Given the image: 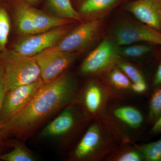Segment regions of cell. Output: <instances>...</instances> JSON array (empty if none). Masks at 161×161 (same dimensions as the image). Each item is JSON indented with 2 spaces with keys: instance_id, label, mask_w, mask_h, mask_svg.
<instances>
[{
  "instance_id": "cell-1",
  "label": "cell",
  "mask_w": 161,
  "mask_h": 161,
  "mask_svg": "<svg viewBox=\"0 0 161 161\" xmlns=\"http://www.w3.org/2000/svg\"><path fill=\"white\" fill-rule=\"evenodd\" d=\"M78 93L75 80L67 74L44 83L27 104L3 127V136L27 138L53 115L75 103Z\"/></svg>"
},
{
  "instance_id": "cell-2",
  "label": "cell",
  "mask_w": 161,
  "mask_h": 161,
  "mask_svg": "<svg viewBox=\"0 0 161 161\" xmlns=\"http://www.w3.org/2000/svg\"><path fill=\"white\" fill-rule=\"evenodd\" d=\"M12 13L15 29L21 37L43 32L75 21L47 13L21 0H14Z\"/></svg>"
},
{
  "instance_id": "cell-3",
  "label": "cell",
  "mask_w": 161,
  "mask_h": 161,
  "mask_svg": "<svg viewBox=\"0 0 161 161\" xmlns=\"http://www.w3.org/2000/svg\"><path fill=\"white\" fill-rule=\"evenodd\" d=\"M0 68L6 92L32 83L40 78V68L34 58L20 54L13 49H6L0 54Z\"/></svg>"
},
{
  "instance_id": "cell-4",
  "label": "cell",
  "mask_w": 161,
  "mask_h": 161,
  "mask_svg": "<svg viewBox=\"0 0 161 161\" xmlns=\"http://www.w3.org/2000/svg\"><path fill=\"white\" fill-rule=\"evenodd\" d=\"M72 24L47 31L21 36L14 44L13 49L23 56L33 57L56 45L72 29Z\"/></svg>"
},
{
  "instance_id": "cell-5",
  "label": "cell",
  "mask_w": 161,
  "mask_h": 161,
  "mask_svg": "<svg viewBox=\"0 0 161 161\" xmlns=\"http://www.w3.org/2000/svg\"><path fill=\"white\" fill-rule=\"evenodd\" d=\"M44 83L40 78L32 83L16 87L5 92L0 109L2 129L13 115L27 104Z\"/></svg>"
},
{
  "instance_id": "cell-6",
  "label": "cell",
  "mask_w": 161,
  "mask_h": 161,
  "mask_svg": "<svg viewBox=\"0 0 161 161\" xmlns=\"http://www.w3.org/2000/svg\"><path fill=\"white\" fill-rule=\"evenodd\" d=\"M78 55V52L66 53L49 48L33 58L40 68V78L46 83L63 74Z\"/></svg>"
},
{
  "instance_id": "cell-7",
  "label": "cell",
  "mask_w": 161,
  "mask_h": 161,
  "mask_svg": "<svg viewBox=\"0 0 161 161\" xmlns=\"http://www.w3.org/2000/svg\"><path fill=\"white\" fill-rule=\"evenodd\" d=\"M100 24L98 20L82 23L72 29L56 45L50 48L66 53L79 51L94 40L99 30Z\"/></svg>"
},
{
  "instance_id": "cell-8",
  "label": "cell",
  "mask_w": 161,
  "mask_h": 161,
  "mask_svg": "<svg viewBox=\"0 0 161 161\" xmlns=\"http://www.w3.org/2000/svg\"><path fill=\"white\" fill-rule=\"evenodd\" d=\"M72 105L62 110L56 118L42 129L40 133V138L60 143L69 136L79 121Z\"/></svg>"
},
{
  "instance_id": "cell-9",
  "label": "cell",
  "mask_w": 161,
  "mask_h": 161,
  "mask_svg": "<svg viewBox=\"0 0 161 161\" xmlns=\"http://www.w3.org/2000/svg\"><path fill=\"white\" fill-rule=\"evenodd\" d=\"M116 51L108 40H104L86 58L80 66L85 75L103 71L114 64L117 60Z\"/></svg>"
},
{
  "instance_id": "cell-10",
  "label": "cell",
  "mask_w": 161,
  "mask_h": 161,
  "mask_svg": "<svg viewBox=\"0 0 161 161\" xmlns=\"http://www.w3.org/2000/svg\"><path fill=\"white\" fill-rule=\"evenodd\" d=\"M117 44L120 46L136 42H145L161 46V32L144 24L125 25L115 34Z\"/></svg>"
},
{
  "instance_id": "cell-11",
  "label": "cell",
  "mask_w": 161,
  "mask_h": 161,
  "mask_svg": "<svg viewBox=\"0 0 161 161\" xmlns=\"http://www.w3.org/2000/svg\"><path fill=\"white\" fill-rule=\"evenodd\" d=\"M127 9L143 24L161 32V0H136Z\"/></svg>"
},
{
  "instance_id": "cell-12",
  "label": "cell",
  "mask_w": 161,
  "mask_h": 161,
  "mask_svg": "<svg viewBox=\"0 0 161 161\" xmlns=\"http://www.w3.org/2000/svg\"><path fill=\"white\" fill-rule=\"evenodd\" d=\"M101 142L99 126L92 125L87 130L74 152V157L78 160L89 159L97 151Z\"/></svg>"
},
{
  "instance_id": "cell-13",
  "label": "cell",
  "mask_w": 161,
  "mask_h": 161,
  "mask_svg": "<svg viewBox=\"0 0 161 161\" xmlns=\"http://www.w3.org/2000/svg\"><path fill=\"white\" fill-rule=\"evenodd\" d=\"M120 0H80L79 12L81 15L91 17L114 7Z\"/></svg>"
},
{
  "instance_id": "cell-14",
  "label": "cell",
  "mask_w": 161,
  "mask_h": 161,
  "mask_svg": "<svg viewBox=\"0 0 161 161\" xmlns=\"http://www.w3.org/2000/svg\"><path fill=\"white\" fill-rule=\"evenodd\" d=\"M47 3L55 15L74 21H81L80 14L72 6L70 0H47Z\"/></svg>"
},
{
  "instance_id": "cell-15",
  "label": "cell",
  "mask_w": 161,
  "mask_h": 161,
  "mask_svg": "<svg viewBox=\"0 0 161 161\" xmlns=\"http://www.w3.org/2000/svg\"><path fill=\"white\" fill-rule=\"evenodd\" d=\"M14 149L8 153L0 155V160L5 161H35L37 158L25 144L15 140L10 141Z\"/></svg>"
},
{
  "instance_id": "cell-16",
  "label": "cell",
  "mask_w": 161,
  "mask_h": 161,
  "mask_svg": "<svg viewBox=\"0 0 161 161\" xmlns=\"http://www.w3.org/2000/svg\"><path fill=\"white\" fill-rule=\"evenodd\" d=\"M114 114L117 118L133 128L140 127L143 117L138 110L131 107H123L116 109Z\"/></svg>"
},
{
  "instance_id": "cell-17",
  "label": "cell",
  "mask_w": 161,
  "mask_h": 161,
  "mask_svg": "<svg viewBox=\"0 0 161 161\" xmlns=\"http://www.w3.org/2000/svg\"><path fill=\"white\" fill-rule=\"evenodd\" d=\"M84 101L87 110L92 114L96 113L102 102V93L99 87L94 82L89 84L84 93Z\"/></svg>"
},
{
  "instance_id": "cell-18",
  "label": "cell",
  "mask_w": 161,
  "mask_h": 161,
  "mask_svg": "<svg viewBox=\"0 0 161 161\" xmlns=\"http://www.w3.org/2000/svg\"><path fill=\"white\" fill-rule=\"evenodd\" d=\"M10 27L9 14L4 6H0V54L6 49Z\"/></svg>"
},
{
  "instance_id": "cell-19",
  "label": "cell",
  "mask_w": 161,
  "mask_h": 161,
  "mask_svg": "<svg viewBox=\"0 0 161 161\" xmlns=\"http://www.w3.org/2000/svg\"><path fill=\"white\" fill-rule=\"evenodd\" d=\"M139 152L147 161H161V138L156 142L143 145Z\"/></svg>"
},
{
  "instance_id": "cell-20",
  "label": "cell",
  "mask_w": 161,
  "mask_h": 161,
  "mask_svg": "<svg viewBox=\"0 0 161 161\" xmlns=\"http://www.w3.org/2000/svg\"><path fill=\"white\" fill-rule=\"evenodd\" d=\"M152 50V47L149 44L132 45L119 48L117 52L123 56L132 58H138L149 54Z\"/></svg>"
},
{
  "instance_id": "cell-21",
  "label": "cell",
  "mask_w": 161,
  "mask_h": 161,
  "mask_svg": "<svg viewBox=\"0 0 161 161\" xmlns=\"http://www.w3.org/2000/svg\"><path fill=\"white\" fill-rule=\"evenodd\" d=\"M161 113V87L156 90L150 99L148 117L150 121L154 122Z\"/></svg>"
},
{
  "instance_id": "cell-22",
  "label": "cell",
  "mask_w": 161,
  "mask_h": 161,
  "mask_svg": "<svg viewBox=\"0 0 161 161\" xmlns=\"http://www.w3.org/2000/svg\"><path fill=\"white\" fill-rule=\"evenodd\" d=\"M109 79L111 82L119 88L126 89L130 88L132 86L127 75L118 69L112 71L110 74Z\"/></svg>"
},
{
  "instance_id": "cell-23",
  "label": "cell",
  "mask_w": 161,
  "mask_h": 161,
  "mask_svg": "<svg viewBox=\"0 0 161 161\" xmlns=\"http://www.w3.org/2000/svg\"><path fill=\"white\" fill-rule=\"evenodd\" d=\"M119 66L134 83L146 82L143 76L139 71L130 64L121 61L119 63Z\"/></svg>"
},
{
  "instance_id": "cell-24",
  "label": "cell",
  "mask_w": 161,
  "mask_h": 161,
  "mask_svg": "<svg viewBox=\"0 0 161 161\" xmlns=\"http://www.w3.org/2000/svg\"><path fill=\"white\" fill-rule=\"evenodd\" d=\"M117 159L119 161H140L143 158L140 152L131 151L121 156Z\"/></svg>"
},
{
  "instance_id": "cell-25",
  "label": "cell",
  "mask_w": 161,
  "mask_h": 161,
  "mask_svg": "<svg viewBox=\"0 0 161 161\" xmlns=\"http://www.w3.org/2000/svg\"><path fill=\"white\" fill-rule=\"evenodd\" d=\"M6 92V86H5V80L3 71L0 68V109H1V104L4 96V94ZM5 138L2 133V129L0 125V147L2 146L3 142V139Z\"/></svg>"
},
{
  "instance_id": "cell-26",
  "label": "cell",
  "mask_w": 161,
  "mask_h": 161,
  "mask_svg": "<svg viewBox=\"0 0 161 161\" xmlns=\"http://www.w3.org/2000/svg\"><path fill=\"white\" fill-rule=\"evenodd\" d=\"M153 86L155 90L161 87V61L159 64L153 78Z\"/></svg>"
},
{
  "instance_id": "cell-27",
  "label": "cell",
  "mask_w": 161,
  "mask_h": 161,
  "mask_svg": "<svg viewBox=\"0 0 161 161\" xmlns=\"http://www.w3.org/2000/svg\"><path fill=\"white\" fill-rule=\"evenodd\" d=\"M131 87L134 92L141 93L147 91V86L146 82H137L132 84Z\"/></svg>"
},
{
  "instance_id": "cell-28",
  "label": "cell",
  "mask_w": 161,
  "mask_h": 161,
  "mask_svg": "<svg viewBox=\"0 0 161 161\" xmlns=\"http://www.w3.org/2000/svg\"><path fill=\"white\" fill-rule=\"evenodd\" d=\"M151 132L153 134L161 133V113L158 118L154 122Z\"/></svg>"
},
{
  "instance_id": "cell-29",
  "label": "cell",
  "mask_w": 161,
  "mask_h": 161,
  "mask_svg": "<svg viewBox=\"0 0 161 161\" xmlns=\"http://www.w3.org/2000/svg\"><path fill=\"white\" fill-rule=\"evenodd\" d=\"M21 1L27 3V4H29V5L33 6L34 4L39 3V1H40V0H21Z\"/></svg>"
},
{
  "instance_id": "cell-30",
  "label": "cell",
  "mask_w": 161,
  "mask_h": 161,
  "mask_svg": "<svg viewBox=\"0 0 161 161\" xmlns=\"http://www.w3.org/2000/svg\"><path fill=\"white\" fill-rule=\"evenodd\" d=\"M3 1V0H0V3H1V2H2V1Z\"/></svg>"
}]
</instances>
